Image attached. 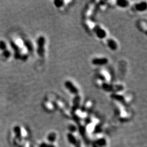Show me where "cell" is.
<instances>
[{
    "label": "cell",
    "mask_w": 147,
    "mask_h": 147,
    "mask_svg": "<svg viewBox=\"0 0 147 147\" xmlns=\"http://www.w3.org/2000/svg\"><path fill=\"white\" fill-rule=\"evenodd\" d=\"M123 91L119 93H112L111 97L113 100L117 101L119 104L124 106H127L130 104L132 101V96L130 94L123 93Z\"/></svg>",
    "instance_id": "obj_1"
},
{
    "label": "cell",
    "mask_w": 147,
    "mask_h": 147,
    "mask_svg": "<svg viewBox=\"0 0 147 147\" xmlns=\"http://www.w3.org/2000/svg\"><path fill=\"white\" fill-rule=\"evenodd\" d=\"M37 44V54L40 57H44L45 55L46 39L43 35H41L38 38Z\"/></svg>",
    "instance_id": "obj_2"
},
{
    "label": "cell",
    "mask_w": 147,
    "mask_h": 147,
    "mask_svg": "<svg viewBox=\"0 0 147 147\" xmlns=\"http://www.w3.org/2000/svg\"><path fill=\"white\" fill-rule=\"evenodd\" d=\"M96 79L103 82H111V75L106 69H100L96 73Z\"/></svg>",
    "instance_id": "obj_3"
},
{
    "label": "cell",
    "mask_w": 147,
    "mask_h": 147,
    "mask_svg": "<svg viewBox=\"0 0 147 147\" xmlns=\"http://www.w3.org/2000/svg\"><path fill=\"white\" fill-rule=\"evenodd\" d=\"M65 88L69 91V92L75 96L79 94V89L70 80H67L64 83Z\"/></svg>",
    "instance_id": "obj_4"
},
{
    "label": "cell",
    "mask_w": 147,
    "mask_h": 147,
    "mask_svg": "<svg viewBox=\"0 0 147 147\" xmlns=\"http://www.w3.org/2000/svg\"><path fill=\"white\" fill-rule=\"evenodd\" d=\"M93 33L95 34L97 38L100 39H105L107 38V32L105 29L101 27L99 25H96L94 29Z\"/></svg>",
    "instance_id": "obj_5"
},
{
    "label": "cell",
    "mask_w": 147,
    "mask_h": 147,
    "mask_svg": "<svg viewBox=\"0 0 147 147\" xmlns=\"http://www.w3.org/2000/svg\"><path fill=\"white\" fill-rule=\"evenodd\" d=\"M109 63V60L106 57H94L91 60V64L95 66H104Z\"/></svg>",
    "instance_id": "obj_6"
},
{
    "label": "cell",
    "mask_w": 147,
    "mask_h": 147,
    "mask_svg": "<svg viewBox=\"0 0 147 147\" xmlns=\"http://www.w3.org/2000/svg\"><path fill=\"white\" fill-rule=\"evenodd\" d=\"M81 104V97L79 94L74 96L73 99V106H72V111L74 112L75 111L78 110L80 108Z\"/></svg>",
    "instance_id": "obj_7"
},
{
    "label": "cell",
    "mask_w": 147,
    "mask_h": 147,
    "mask_svg": "<svg viewBox=\"0 0 147 147\" xmlns=\"http://www.w3.org/2000/svg\"><path fill=\"white\" fill-rule=\"evenodd\" d=\"M44 107L47 112H53L54 111L56 110L54 100H52L48 97L44 102Z\"/></svg>",
    "instance_id": "obj_8"
},
{
    "label": "cell",
    "mask_w": 147,
    "mask_h": 147,
    "mask_svg": "<svg viewBox=\"0 0 147 147\" xmlns=\"http://www.w3.org/2000/svg\"><path fill=\"white\" fill-rule=\"evenodd\" d=\"M106 45L107 47H109L111 51H116L118 47V45L117 42L114 40V39L109 38H107L106 40Z\"/></svg>",
    "instance_id": "obj_9"
},
{
    "label": "cell",
    "mask_w": 147,
    "mask_h": 147,
    "mask_svg": "<svg viewBox=\"0 0 147 147\" xmlns=\"http://www.w3.org/2000/svg\"><path fill=\"white\" fill-rule=\"evenodd\" d=\"M96 26V24L91 19H86L84 22V26L87 31L90 32L94 31V29Z\"/></svg>",
    "instance_id": "obj_10"
},
{
    "label": "cell",
    "mask_w": 147,
    "mask_h": 147,
    "mask_svg": "<svg viewBox=\"0 0 147 147\" xmlns=\"http://www.w3.org/2000/svg\"><path fill=\"white\" fill-rule=\"evenodd\" d=\"M58 138V136L56 132L51 131L49 132L46 136V140L47 142L49 143L56 144Z\"/></svg>",
    "instance_id": "obj_11"
},
{
    "label": "cell",
    "mask_w": 147,
    "mask_h": 147,
    "mask_svg": "<svg viewBox=\"0 0 147 147\" xmlns=\"http://www.w3.org/2000/svg\"><path fill=\"white\" fill-rule=\"evenodd\" d=\"M147 5L146 2L145 1H142L138 2L135 6V9L137 12H143L146 10Z\"/></svg>",
    "instance_id": "obj_12"
},
{
    "label": "cell",
    "mask_w": 147,
    "mask_h": 147,
    "mask_svg": "<svg viewBox=\"0 0 147 147\" xmlns=\"http://www.w3.org/2000/svg\"><path fill=\"white\" fill-rule=\"evenodd\" d=\"M116 6L121 8H125L128 7L130 5V2L126 0H118L116 2Z\"/></svg>",
    "instance_id": "obj_13"
},
{
    "label": "cell",
    "mask_w": 147,
    "mask_h": 147,
    "mask_svg": "<svg viewBox=\"0 0 147 147\" xmlns=\"http://www.w3.org/2000/svg\"><path fill=\"white\" fill-rule=\"evenodd\" d=\"M69 1H62V0H56L54 2V4L57 8H62L65 7L66 6L67 3Z\"/></svg>",
    "instance_id": "obj_14"
},
{
    "label": "cell",
    "mask_w": 147,
    "mask_h": 147,
    "mask_svg": "<svg viewBox=\"0 0 147 147\" xmlns=\"http://www.w3.org/2000/svg\"><path fill=\"white\" fill-rule=\"evenodd\" d=\"M39 147H57L56 144L49 143L48 142H42L39 145Z\"/></svg>",
    "instance_id": "obj_15"
},
{
    "label": "cell",
    "mask_w": 147,
    "mask_h": 147,
    "mask_svg": "<svg viewBox=\"0 0 147 147\" xmlns=\"http://www.w3.org/2000/svg\"><path fill=\"white\" fill-rule=\"evenodd\" d=\"M14 132L16 137L20 138L21 136V128L19 126H16L14 127Z\"/></svg>",
    "instance_id": "obj_16"
},
{
    "label": "cell",
    "mask_w": 147,
    "mask_h": 147,
    "mask_svg": "<svg viewBox=\"0 0 147 147\" xmlns=\"http://www.w3.org/2000/svg\"><path fill=\"white\" fill-rule=\"evenodd\" d=\"M25 45L26 47L27 48L28 51H32L33 50V45L32 42L30 41H27L25 42Z\"/></svg>",
    "instance_id": "obj_17"
},
{
    "label": "cell",
    "mask_w": 147,
    "mask_h": 147,
    "mask_svg": "<svg viewBox=\"0 0 147 147\" xmlns=\"http://www.w3.org/2000/svg\"><path fill=\"white\" fill-rule=\"evenodd\" d=\"M6 48V45L5 42L3 41H0V48L2 50H5Z\"/></svg>",
    "instance_id": "obj_18"
},
{
    "label": "cell",
    "mask_w": 147,
    "mask_h": 147,
    "mask_svg": "<svg viewBox=\"0 0 147 147\" xmlns=\"http://www.w3.org/2000/svg\"><path fill=\"white\" fill-rule=\"evenodd\" d=\"M4 55L6 57H9L10 56V55H11V53H10L9 51H6L4 53Z\"/></svg>",
    "instance_id": "obj_19"
},
{
    "label": "cell",
    "mask_w": 147,
    "mask_h": 147,
    "mask_svg": "<svg viewBox=\"0 0 147 147\" xmlns=\"http://www.w3.org/2000/svg\"><path fill=\"white\" fill-rule=\"evenodd\" d=\"M74 147H83L82 146V143L81 142H80L78 144L75 145Z\"/></svg>",
    "instance_id": "obj_20"
}]
</instances>
